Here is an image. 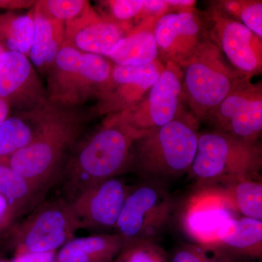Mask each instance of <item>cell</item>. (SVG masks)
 Here are the masks:
<instances>
[{"instance_id": "obj_1", "label": "cell", "mask_w": 262, "mask_h": 262, "mask_svg": "<svg viewBox=\"0 0 262 262\" xmlns=\"http://www.w3.org/2000/svg\"><path fill=\"white\" fill-rule=\"evenodd\" d=\"M82 135L58 183L61 196L68 202L96 183L128 172L133 144L141 136L127 125L121 114L108 115L94 130Z\"/></svg>"}, {"instance_id": "obj_2", "label": "cell", "mask_w": 262, "mask_h": 262, "mask_svg": "<svg viewBox=\"0 0 262 262\" xmlns=\"http://www.w3.org/2000/svg\"><path fill=\"white\" fill-rule=\"evenodd\" d=\"M92 118L89 110L58 108L37 137L5 164L46 195L58 184L71 151Z\"/></svg>"}, {"instance_id": "obj_3", "label": "cell", "mask_w": 262, "mask_h": 262, "mask_svg": "<svg viewBox=\"0 0 262 262\" xmlns=\"http://www.w3.org/2000/svg\"><path fill=\"white\" fill-rule=\"evenodd\" d=\"M199 125L189 113L146 131L134 141L128 172L158 182L189 172L196 155Z\"/></svg>"}, {"instance_id": "obj_4", "label": "cell", "mask_w": 262, "mask_h": 262, "mask_svg": "<svg viewBox=\"0 0 262 262\" xmlns=\"http://www.w3.org/2000/svg\"><path fill=\"white\" fill-rule=\"evenodd\" d=\"M261 168L260 142L251 144L213 130L199 133L189 172L198 187H223L239 179L261 178Z\"/></svg>"}, {"instance_id": "obj_5", "label": "cell", "mask_w": 262, "mask_h": 262, "mask_svg": "<svg viewBox=\"0 0 262 262\" xmlns=\"http://www.w3.org/2000/svg\"><path fill=\"white\" fill-rule=\"evenodd\" d=\"M106 57L82 53L63 42L47 75L48 101L63 108H81L96 99L111 76Z\"/></svg>"}, {"instance_id": "obj_6", "label": "cell", "mask_w": 262, "mask_h": 262, "mask_svg": "<svg viewBox=\"0 0 262 262\" xmlns=\"http://www.w3.org/2000/svg\"><path fill=\"white\" fill-rule=\"evenodd\" d=\"M181 70L186 104L200 124L246 77L229 64L208 37Z\"/></svg>"}, {"instance_id": "obj_7", "label": "cell", "mask_w": 262, "mask_h": 262, "mask_svg": "<svg viewBox=\"0 0 262 262\" xmlns=\"http://www.w3.org/2000/svg\"><path fill=\"white\" fill-rule=\"evenodd\" d=\"M80 229L70 203L59 196L43 201L0 237V250L15 255L56 251Z\"/></svg>"}, {"instance_id": "obj_8", "label": "cell", "mask_w": 262, "mask_h": 262, "mask_svg": "<svg viewBox=\"0 0 262 262\" xmlns=\"http://www.w3.org/2000/svg\"><path fill=\"white\" fill-rule=\"evenodd\" d=\"M173 202L161 183L146 181L127 194L115 232L125 245L155 241L168 225Z\"/></svg>"}, {"instance_id": "obj_9", "label": "cell", "mask_w": 262, "mask_h": 262, "mask_svg": "<svg viewBox=\"0 0 262 262\" xmlns=\"http://www.w3.org/2000/svg\"><path fill=\"white\" fill-rule=\"evenodd\" d=\"M207 37L229 64L248 78L262 72V38L229 18L213 3L199 12Z\"/></svg>"}, {"instance_id": "obj_10", "label": "cell", "mask_w": 262, "mask_h": 262, "mask_svg": "<svg viewBox=\"0 0 262 262\" xmlns=\"http://www.w3.org/2000/svg\"><path fill=\"white\" fill-rule=\"evenodd\" d=\"M184 98L182 71L171 62L165 68L145 97L130 110L120 113L127 125L138 134L170 123L189 114Z\"/></svg>"}, {"instance_id": "obj_11", "label": "cell", "mask_w": 262, "mask_h": 262, "mask_svg": "<svg viewBox=\"0 0 262 262\" xmlns=\"http://www.w3.org/2000/svg\"><path fill=\"white\" fill-rule=\"evenodd\" d=\"M213 130L246 142H259L262 130V84L245 77L206 119Z\"/></svg>"}, {"instance_id": "obj_12", "label": "cell", "mask_w": 262, "mask_h": 262, "mask_svg": "<svg viewBox=\"0 0 262 262\" xmlns=\"http://www.w3.org/2000/svg\"><path fill=\"white\" fill-rule=\"evenodd\" d=\"M165 68L160 58L141 66H120L113 63L107 83L89 110L94 117L116 115L135 107L145 97Z\"/></svg>"}, {"instance_id": "obj_13", "label": "cell", "mask_w": 262, "mask_h": 262, "mask_svg": "<svg viewBox=\"0 0 262 262\" xmlns=\"http://www.w3.org/2000/svg\"><path fill=\"white\" fill-rule=\"evenodd\" d=\"M237 216L238 213L223 188L201 187L186 201L181 224L193 244L213 248L221 228Z\"/></svg>"}, {"instance_id": "obj_14", "label": "cell", "mask_w": 262, "mask_h": 262, "mask_svg": "<svg viewBox=\"0 0 262 262\" xmlns=\"http://www.w3.org/2000/svg\"><path fill=\"white\" fill-rule=\"evenodd\" d=\"M131 188L115 177L96 183L77 194L69 203L80 229L98 234L115 230Z\"/></svg>"}, {"instance_id": "obj_15", "label": "cell", "mask_w": 262, "mask_h": 262, "mask_svg": "<svg viewBox=\"0 0 262 262\" xmlns=\"http://www.w3.org/2000/svg\"><path fill=\"white\" fill-rule=\"evenodd\" d=\"M159 58L180 68L196 54L207 36L199 12H173L160 17L154 27Z\"/></svg>"}, {"instance_id": "obj_16", "label": "cell", "mask_w": 262, "mask_h": 262, "mask_svg": "<svg viewBox=\"0 0 262 262\" xmlns=\"http://www.w3.org/2000/svg\"><path fill=\"white\" fill-rule=\"evenodd\" d=\"M0 98L15 113L48 102L46 87L28 57L8 51L0 56Z\"/></svg>"}, {"instance_id": "obj_17", "label": "cell", "mask_w": 262, "mask_h": 262, "mask_svg": "<svg viewBox=\"0 0 262 262\" xmlns=\"http://www.w3.org/2000/svg\"><path fill=\"white\" fill-rule=\"evenodd\" d=\"M127 33L91 7L84 15L65 24L64 42L82 53L108 58L114 46Z\"/></svg>"}, {"instance_id": "obj_18", "label": "cell", "mask_w": 262, "mask_h": 262, "mask_svg": "<svg viewBox=\"0 0 262 262\" xmlns=\"http://www.w3.org/2000/svg\"><path fill=\"white\" fill-rule=\"evenodd\" d=\"M59 106L48 101L39 107L19 112L0 125V163L18 150L23 149L36 137Z\"/></svg>"}, {"instance_id": "obj_19", "label": "cell", "mask_w": 262, "mask_h": 262, "mask_svg": "<svg viewBox=\"0 0 262 262\" xmlns=\"http://www.w3.org/2000/svg\"><path fill=\"white\" fill-rule=\"evenodd\" d=\"M234 261H255L262 256V221L231 219L221 228L213 248Z\"/></svg>"}, {"instance_id": "obj_20", "label": "cell", "mask_w": 262, "mask_h": 262, "mask_svg": "<svg viewBox=\"0 0 262 262\" xmlns=\"http://www.w3.org/2000/svg\"><path fill=\"white\" fill-rule=\"evenodd\" d=\"M34 10V31L29 58L43 76L47 77L64 42L65 23Z\"/></svg>"}, {"instance_id": "obj_21", "label": "cell", "mask_w": 262, "mask_h": 262, "mask_svg": "<svg viewBox=\"0 0 262 262\" xmlns=\"http://www.w3.org/2000/svg\"><path fill=\"white\" fill-rule=\"evenodd\" d=\"M157 19L149 18L127 33L114 46L108 58L120 66L149 64L159 58L154 35Z\"/></svg>"}, {"instance_id": "obj_22", "label": "cell", "mask_w": 262, "mask_h": 262, "mask_svg": "<svg viewBox=\"0 0 262 262\" xmlns=\"http://www.w3.org/2000/svg\"><path fill=\"white\" fill-rule=\"evenodd\" d=\"M123 246V241L116 233L72 238L60 248L55 262H113Z\"/></svg>"}, {"instance_id": "obj_23", "label": "cell", "mask_w": 262, "mask_h": 262, "mask_svg": "<svg viewBox=\"0 0 262 262\" xmlns=\"http://www.w3.org/2000/svg\"><path fill=\"white\" fill-rule=\"evenodd\" d=\"M0 195L8 202L18 221L42 203L46 196L5 163H0Z\"/></svg>"}, {"instance_id": "obj_24", "label": "cell", "mask_w": 262, "mask_h": 262, "mask_svg": "<svg viewBox=\"0 0 262 262\" xmlns=\"http://www.w3.org/2000/svg\"><path fill=\"white\" fill-rule=\"evenodd\" d=\"M33 8L24 14L8 13L0 15V42L5 50L29 56L34 31Z\"/></svg>"}, {"instance_id": "obj_25", "label": "cell", "mask_w": 262, "mask_h": 262, "mask_svg": "<svg viewBox=\"0 0 262 262\" xmlns=\"http://www.w3.org/2000/svg\"><path fill=\"white\" fill-rule=\"evenodd\" d=\"M221 187L227 193L239 215L262 221L261 178L239 179Z\"/></svg>"}, {"instance_id": "obj_26", "label": "cell", "mask_w": 262, "mask_h": 262, "mask_svg": "<svg viewBox=\"0 0 262 262\" xmlns=\"http://www.w3.org/2000/svg\"><path fill=\"white\" fill-rule=\"evenodd\" d=\"M211 3L229 18L244 24L262 38L261 0H219Z\"/></svg>"}, {"instance_id": "obj_27", "label": "cell", "mask_w": 262, "mask_h": 262, "mask_svg": "<svg viewBox=\"0 0 262 262\" xmlns=\"http://www.w3.org/2000/svg\"><path fill=\"white\" fill-rule=\"evenodd\" d=\"M97 11L130 32L141 24L144 0H106L98 2Z\"/></svg>"}, {"instance_id": "obj_28", "label": "cell", "mask_w": 262, "mask_h": 262, "mask_svg": "<svg viewBox=\"0 0 262 262\" xmlns=\"http://www.w3.org/2000/svg\"><path fill=\"white\" fill-rule=\"evenodd\" d=\"M34 8L49 18L67 24L87 13L91 6L86 0H41Z\"/></svg>"}, {"instance_id": "obj_29", "label": "cell", "mask_w": 262, "mask_h": 262, "mask_svg": "<svg viewBox=\"0 0 262 262\" xmlns=\"http://www.w3.org/2000/svg\"><path fill=\"white\" fill-rule=\"evenodd\" d=\"M113 262H168V258L155 241H144L125 245Z\"/></svg>"}, {"instance_id": "obj_30", "label": "cell", "mask_w": 262, "mask_h": 262, "mask_svg": "<svg viewBox=\"0 0 262 262\" xmlns=\"http://www.w3.org/2000/svg\"><path fill=\"white\" fill-rule=\"evenodd\" d=\"M170 262H237L214 248L183 244L174 251Z\"/></svg>"}, {"instance_id": "obj_31", "label": "cell", "mask_w": 262, "mask_h": 262, "mask_svg": "<svg viewBox=\"0 0 262 262\" xmlns=\"http://www.w3.org/2000/svg\"><path fill=\"white\" fill-rule=\"evenodd\" d=\"M17 221L18 220L15 216L14 211L12 209L8 202L5 198L0 195V237Z\"/></svg>"}, {"instance_id": "obj_32", "label": "cell", "mask_w": 262, "mask_h": 262, "mask_svg": "<svg viewBox=\"0 0 262 262\" xmlns=\"http://www.w3.org/2000/svg\"><path fill=\"white\" fill-rule=\"evenodd\" d=\"M56 252L26 253L15 255L10 262H55Z\"/></svg>"}, {"instance_id": "obj_33", "label": "cell", "mask_w": 262, "mask_h": 262, "mask_svg": "<svg viewBox=\"0 0 262 262\" xmlns=\"http://www.w3.org/2000/svg\"><path fill=\"white\" fill-rule=\"evenodd\" d=\"M37 1L32 0H0V8L8 10H20L32 8Z\"/></svg>"}, {"instance_id": "obj_34", "label": "cell", "mask_w": 262, "mask_h": 262, "mask_svg": "<svg viewBox=\"0 0 262 262\" xmlns=\"http://www.w3.org/2000/svg\"><path fill=\"white\" fill-rule=\"evenodd\" d=\"M170 13L173 12L194 11L196 1L194 0H167Z\"/></svg>"}, {"instance_id": "obj_35", "label": "cell", "mask_w": 262, "mask_h": 262, "mask_svg": "<svg viewBox=\"0 0 262 262\" xmlns=\"http://www.w3.org/2000/svg\"><path fill=\"white\" fill-rule=\"evenodd\" d=\"M11 107H10L9 103L7 102L5 100L0 98V125L7 120L9 118L11 115Z\"/></svg>"}, {"instance_id": "obj_36", "label": "cell", "mask_w": 262, "mask_h": 262, "mask_svg": "<svg viewBox=\"0 0 262 262\" xmlns=\"http://www.w3.org/2000/svg\"><path fill=\"white\" fill-rule=\"evenodd\" d=\"M5 51H6V50H5L4 46H3V45H2V43L0 42V56H1V55Z\"/></svg>"}, {"instance_id": "obj_37", "label": "cell", "mask_w": 262, "mask_h": 262, "mask_svg": "<svg viewBox=\"0 0 262 262\" xmlns=\"http://www.w3.org/2000/svg\"><path fill=\"white\" fill-rule=\"evenodd\" d=\"M0 262H8L6 261H5V260L2 259V258H0Z\"/></svg>"}]
</instances>
